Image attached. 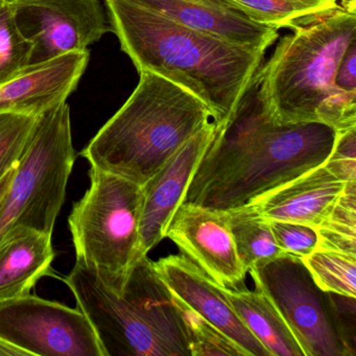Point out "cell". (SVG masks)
I'll return each mask as SVG.
<instances>
[{
    "label": "cell",
    "instance_id": "cell-1",
    "mask_svg": "<svg viewBox=\"0 0 356 356\" xmlns=\"http://www.w3.org/2000/svg\"><path fill=\"white\" fill-rule=\"evenodd\" d=\"M253 95L234 118L216 127L182 203L216 210L241 207L321 165L330 155L337 131L321 122L277 124Z\"/></svg>",
    "mask_w": 356,
    "mask_h": 356
},
{
    "label": "cell",
    "instance_id": "cell-2",
    "mask_svg": "<svg viewBox=\"0 0 356 356\" xmlns=\"http://www.w3.org/2000/svg\"><path fill=\"white\" fill-rule=\"evenodd\" d=\"M112 32L138 72L158 74L201 99L216 127L230 122L264 51L186 28L133 0H105Z\"/></svg>",
    "mask_w": 356,
    "mask_h": 356
},
{
    "label": "cell",
    "instance_id": "cell-3",
    "mask_svg": "<svg viewBox=\"0 0 356 356\" xmlns=\"http://www.w3.org/2000/svg\"><path fill=\"white\" fill-rule=\"evenodd\" d=\"M282 37L254 79L264 111L277 124L321 122L337 133L356 128L355 97L337 90L341 57L356 40V11L343 7Z\"/></svg>",
    "mask_w": 356,
    "mask_h": 356
},
{
    "label": "cell",
    "instance_id": "cell-4",
    "mask_svg": "<svg viewBox=\"0 0 356 356\" xmlns=\"http://www.w3.org/2000/svg\"><path fill=\"white\" fill-rule=\"evenodd\" d=\"M124 105L102 127L81 156L90 168L143 186L191 137L214 122L209 108L175 83L139 72Z\"/></svg>",
    "mask_w": 356,
    "mask_h": 356
},
{
    "label": "cell",
    "instance_id": "cell-5",
    "mask_svg": "<svg viewBox=\"0 0 356 356\" xmlns=\"http://www.w3.org/2000/svg\"><path fill=\"white\" fill-rule=\"evenodd\" d=\"M64 282L92 325L105 356H191L184 318L172 296L143 255L120 293L76 261Z\"/></svg>",
    "mask_w": 356,
    "mask_h": 356
},
{
    "label": "cell",
    "instance_id": "cell-6",
    "mask_svg": "<svg viewBox=\"0 0 356 356\" xmlns=\"http://www.w3.org/2000/svg\"><path fill=\"white\" fill-rule=\"evenodd\" d=\"M88 176L90 185L68 218L76 261L120 293L133 264L143 256V186L93 168Z\"/></svg>",
    "mask_w": 356,
    "mask_h": 356
},
{
    "label": "cell",
    "instance_id": "cell-7",
    "mask_svg": "<svg viewBox=\"0 0 356 356\" xmlns=\"http://www.w3.org/2000/svg\"><path fill=\"white\" fill-rule=\"evenodd\" d=\"M76 159L70 108L64 103L37 118L0 200V245L19 228L53 234Z\"/></svg>",
    "mask_w": 356,
    "mask_h": 356
},
{
    "label": "cell",
    "instance_id": "cell-8",
    "mask_svg": "<svg viewBox=\"0 0 356 356\" xmlns=\"http://www.w3.org/2000/svg\"><path fill=\"white\" fill-rule=\"evenodd\" d=\"M258 291L272 302L304 356H354L334 296L322 291L301 258L283 254L250 268Z\"/></svg>",
    "mask_w": 356,
    "mask_h": 356
},
{
    "label": "cell",
    "instance_id": "cell-9",
    "mask_svg": "<svg viewBox=\"0 0 356 356\" xmlns=\"http://www.w3.org/2000/svg\"><path fill=\"white\" fill-rule=\"evenodd\" d=\"M0 339L26 355L105 356L80 308L31 293L0 302Z\"/></svg>",
    "mask_w": 356,
    "mask_h": 356
},
{
    "label": "cell",
    "instance_id": "cell-10",
    "mask_svg": "<svg viewBox=\"0 0 356 356\" xmlns=\"http://www.w3.org/2000/svg\"><path fill=\"white\" fill-rule=\"evenodd\" d=\"M22 36L32 47L31 64L88 51L112 32L99 0H8Z\"/></svg>",
    "mask_w": 356,
    "mask_h": 356
},
{
    "label": "cell",
    "instance_id": "cell-11",
    "mask_svg": "<svg viewBox=\"0 0 356 356\" xmlns=\"http://www.w3.org/2000/svg\"><path fill=\"white\" fill-rule=\"evenodd\" d=\"M165 237L220 286H243L248 272L237 253L226 210L182 203L168 225Z\"/></svg>",
    "mask_w": 356,
    "mask_h": 356
},
{
    "label": "cell",
    "instance_id": "cell-12",
    "mask_svg": "<svg viewBox=\"0 0 356 356\" xmlns=\"http://www.w3.org/2000/svg\"><path fill=\"white\" fill-rule=\"evenodd\" d=\"M154 268L178 305L187 308L222 331L249 356H270L250 332L229 302L224 287L185 255H170Z\"/></svg>",
    "mask_w": 356,
    "mask_h": 356
},
{
    "label": "cell",
    "instance_id": "cell-13",
    "mask_svg": "<svg viewBox=\"0 0 356 356\" xmlns=\"http://www.w3.org/2000/svg\"><path fill=\"white\" fill-rule=\"evenodd\" d=\"M212 122L191 137L176 154L143 185V207L139 225V249L147 255L162 239L187 187L216 135Z\"/></svg>",
    "mask_w": 356,
    "mask_h": 356
},
{
    "label": "cell",
    "instance_id": "cell-14",
    "mask_svg": "<svg viewBox=\"0 0 356 356\" xmlns=\"http://www.w3.org/2000/svg\"><path fill=\"white\" fill-rule=\"evenodd\" d=\"M89 57L88 51H74L26 66L0 85V112L38 118L66 103L78 87Z\"/></svg>",
    "mask_w": 356,
    "mask_h": 356
},
{
    "label": "cell",
    "instance_id": "cell-15",
    "mask_svg": "<svg viewBox=\"0 0 356 356\" xmlns=\"http://www.w3.org/2000/svg\"><path fill=\"white\" fill-rule=\"evenodd\" d=\"M346 184L323 163L243 206L266 220L318 228L330 216Z\"/></svg>",
    "mask_w": 356,
    "mask_h": 356
},
{
    "label": "cell",
    "instance_id": "cell-16",
    "mask_svg": "<svg viewBox=\"0 0 356 356\" xmlns=\"http://www.w3.org/2000/svg\"><path fill=\"white\" fill-rule=\"evenodd\" d=\"M174 22L214 37L264 51L278 39V31L250 19L225 0H133Z\"/></svg>",
    "mask_w": 356,
    "mask_h": 356
},
{
    "label": "cell",
    "instance_id": "cell-17",
    "mask_svg": "<svg viewBox=\"0 0 356 356\" xmlns=\"http://www.w3.org/2000/svg\"><path fill=\"white\" fill-rule=\"evenodd\" d=\"M53 234L19 228L0 245V302L24 297L55 260Z\"/></svg>",
    "mask_w": 356,
    "mask_h": 356
},
{
    "label": "cell",
    "instance_id": "cell-18",
    "mask_svg": "<svg viewBox=\"0 0 356 356\" xmlns=\"http://www.w3.org/2000/svg\"><path fill=\"white\" fill-rule=\"evenodd\" d=\"M237 316L270 356H304L297 339L272 302L260 291L225 289Z\"/></svg>",
    "mask_w": 356,
    "mask_h": 356
},
{
    "label": "cell",
    "instance_id": "cell-19",
    "mask_svg": "<svg viewBox=\"0 0 356 356\" xmlns=\"http://www.w3.org/2000/svg\"><path fill=\"white\" fill-rule=\"evenodd\" d=\"M256 24L291 31L310 26L343 8L337 0H225Z\"/></svg>",
    "mask_w": 356,
    "mask_h": 356
},
{
    "label": "cell",
    "instance_id": "cell-20",
    "mask_svg": "<svg viewBox=\"0 0 356 356\" xmlns=\"http://www.w3.org/2000/svg\"><path fill=\"white\" fill-rule=\"evenodd\" d=\"M237 253L245 270L283 255L270 230V222L249 208L226 210Z\"/></svg>",
    "mask_w": 356,
    "mask_h": 356
},
{
    "label": "cell",
    "instance_id": "cell-21",
    "mask_svg": "<svg viewBox=\"0 0 356 356\" xmlns=\"http://www.w3.org/2000/svg\"><path fill=\"white\" fill-rule=\"evenodd\" d=\"M302 261L322 291L356 298V255L333 250L316 249L302 258Z\"/></svg>",
    "mask_w": 356,
    "mask_h": 356
},
{
    "label": "cell",
    "instance_id": "cell-22",
    "mask_svg": "<svg viewBox=\"0 0 356 356\" xmlns=\"http://www.w3.org/2000/svg\"><path fill=\"white\" fill-rule=\"evenodd\" d=\"M356 182L346 184L326 220L316 229V249L333 250L356 255Z\"/></svg>",
    "mask_w": 356,
    "mask_h": 356
},
{
    "label": "cell",
    "instance_id": "cell-23",
    "mask_svg": "<svg viewBox=\"0 0 356 356\" xmlns=\"http://www.w3.org/2000/svg\"><path fill=\"white\" fill-rule=\"evenodd\" d=\"M32 47L14 19L8 0H0V85L17 76L31 64Z\"/></svg>",
    "mask_w": 356,
    "mask_h": 356
},
{
    "label": "cell",
    "instance_id": "cell-24",
    "mask_svg": "<svg viewBox=\"0 0 356 356\" xmlns=\"http://www.w3.org/2000/svg\"><path fill=\"white\" fill-rule=\"evenodd\" d=\"M178 307L186 326L191 356H249L241 346L207 321L187 308Z\"/></svg>",
    "mask_w": 356,
    "mask_h": 356
},
{
    "label": "cell",
    "instance_id": "cell-25",
    "mask_svg": "<svg viewBox=\"0 0 356 356\" xmlns=\"http://www.w3.org/2000/svg\"><path fill=\"white\" fill-rule=\"evenodd\" d=\"M36 122L35 116L0 112V179L17 165Z\"/></svg>",
    "mask_w": 356,
    "mask_h": 356
},
{
    "label": "cell",
    "instance_id": "cell-26",
    "mask_svg": "<svg viewBox=\"0 0 356 356\" xmlns=\"http://www.w3.org/2000/svg\"><path fill=\"white\" fill-rule=\"evenodd\" d=\"M278 247L284 253L304 258L316 251L318 236L316 229L298 222L268 220Z\"/></svg>",
    "mask_w": 356,
    "mask_h": 356
},
{
    "label": "cell",
    "instance_id": "cell-27",
    "mask_svg": "<svg viewBox=\"0 0 356 356\" xmlns=\"http://www.w3.org/2000/svg\"><path fill=\"white\" fill-rule=\"evenodd\" d=\"M325 166L339 180L356 182V128L337 133Z\"/></svg>",
    "mask_w": 356,
    "mask_h": 356
},
{
    "label": "cell",
    "instance_id": "cell-28",
    "mask_svg": "<svg viewBox=\"0 0 356 356\" xmlns=\"http://www.w3.org/2000/svg\"><path fill=\"white\" fill-rule=\"evenodd\" d=\"M334 85L343 95L356 97V40L350 43L341 57L335 74Z\"/></svg>",
    "mask_w": 356,
    "mask_h": 356
},
{
    "label": "cell",
    "instance_id": "cell-29",
    "mask_svg": "<svg viewBox=\"0 0 356 356\" xmlns=\"http://www.w3.org/2000/svg\"><path fill=\"white\" fill-rule=\"evenodd\" d=\"M26 355L22 350L10 345L7 341L0 339V356H20Z\"/></svg>",
    "mask_w": 356,
    "mask_h": 356
},
{
    "label": "cell",
    "instance_id": "cell-30",
    "mask_svg": "<svg viewBox=\"0 0 356 356\" xmlns=\"http://www.w3.org/2000/svg\"><path fill=\"white\" fill-rule=\"evenodd\" d=\"M341 5L347 9L356 10V0H341Z\"/></svg>",
    "mask_w": 356,
    "mask_h": 356
}]
</instances>
